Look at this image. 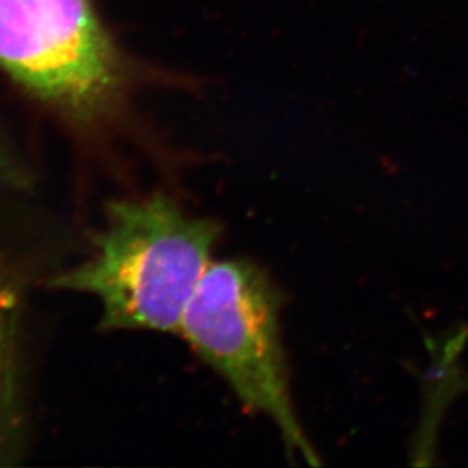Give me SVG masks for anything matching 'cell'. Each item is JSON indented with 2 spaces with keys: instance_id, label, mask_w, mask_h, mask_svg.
I'll return each mask as SVG.
<instances>
[{
  "instance_id": "1",
  "label": "cell",
  "mask_w": 468,
  "mask_h": 468,
  "mask_svg": "<svg viewBox=\"0 0 468 468\" xmlns=\"http://www.w3.org/2000/svg\"><path fill=\"white\" fill-rule=\"evenodd\" d=\"M220 230L159 191L112 200L89 258L55 274L50 287L94 297L105 331L179 334Z\"/></svg>"
},
{
  "instance_id": "2",
  "label": "cell",
  "mask_w": 468,
  "mask_h": 468,
  "mask_svg": "<svg viewBox=\"0 0 468 468\" xmlns=\"http://www.w3.org/2000/svg\"><path fill=\"white\" fill-rule=\"evenodd\" d=\"M281 305L278 288L260 265L212 261L186 306L179 335L244 408L273 421L290 456L318 465L292 403Z\"/></svg>"
},
{
  "instance_id": "3",
  "label": "cell",
  "mask_w": 468,
  "mask_h": 468,
  "mask_svg": "<svg viewBox=\"0 0 468 468\" xmlns=\"http://www.w3.org/2000/svg\"><path fill=\"white\" fill-rule=\"evenodd\" d=\"M0 70L71 126L123 112L131 73L90 0H0Z\"/></svg>"
},
{
  "instance_id": "4",
  "label": "cell",
  "mask_w": 468,
  "mask_h": 468,
  "mask_svg": "<svg viewBox=\"0 0 468 468\" xmlns=\"http://www.w3.org/2000/svg\"><path fill=\"white\" fill-rule=\"evenodd\" d=\"M20 305L17 279L0 262V414L13 400Z\"/></svg>"
},
{
  "instance_id": "5",
  "label": "cell",
  "mask_w": 468,
  "mask_h": 468,
  "mask_svg": "<svg viewBox=\"0 0 468 468\" xmlns=\"http://www.w3.org/2000/svg\"><path fill=\"white\" fill-rule=\"evenodd\" d=\"M23 175L20 167L14 163V159L0 147V186H14L22 181Z\"/></svg>"
}]
</instances>
